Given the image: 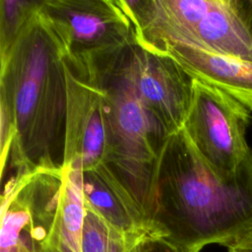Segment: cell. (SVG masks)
<instances>
[{"label":"cell","mask_w":252,"mask_h":252,"mask_svg":"<svg viewBox=\"0 0 252 252\" xmlns=\"http://www.w3.org/2000/svg\"><path fill=\"white\" fill-rule=\"evenodd\" d=\"M67 51L51 22L35 10L1 50L2 167L15 180L40 169H62L67 108Z\"/></svg>","instance_id":"6da1fadb"},{"label":"cell","mask_w":252,"mask_h":252,"mask_svg":"<svg viewBox=\"0 0 252 252\" xmlns=\"http://www.w3.org/2000/svg\"><path fill=\"white\" fill-rule=\"evenodd\" d=\"M252 231V150L230 176L217 173L183 130L158 157L152 190L150 233L200 251L229 247Z\"/></svg>","instance_id":"7a4b0ae2"},{"label":"cell","mask_w":252,"mask_h":252,"mask_svg":"<svg viewBox=\"0 0 252 252\" xmlns=\"http://www.w3.org/2000/svg\"><path fill=\"white\" fill-rule=\"evenodd\" d=\"M101 78L107 93L111 128L107 164L134 195L150 229L156 166L170 135L122 80L110 72Z\"/></svg>","instance_id":"3957f363"},{"label":"cell","mask_w":252,"mask_h":252,"mask_svg":"<svg viewBox=\"0 0 252 252\" xmlns=\"http://www.w3.org/2000/svg\"><path fill=\"white\" fill-rule=\"evenodd\" d=\"M40 10L58 32L67 60L91 76H101L138 42L126 1L47 0Z\"/></svg>","instance_id":"277c9868"},{"label":"cell","mask_w":252,"mask_h":252,"mask_svg":"<svg viewBox=\"0 0 252 252\" xmlns=\"http://www.w3.org/2000/svg\"><path fill=\"white\" fill-rule=\"evenodd\" d=\"M251 111L223 91L192 78V96L183 125L192 145L220 175L234 174L252 150L246 140Z\"/></svg>","instance_id":"5b68a950"},{"label":"cell","mask_w":252,"mask_h":252,"mask_svg":"<svg viewBox=\"0 0 252 252\" xmlns=\"http://www.w3.org/2000/svg\"><path fill=\"white\" fill-rule=\"evenodd\" d=\"M122 80L169 135L183 128L192 96V78L164 51L139 42L126 48L107 70Z\"/></svg>","instance_id":"8992f818"},{"label":"cell","mask_w":252,"mask_h":252,"mask_svg":"<svg viewBox=\"0 0 252 252\" xmlns=\"http://www.w3.org/2000/svg\"><path fill=\"white\" fill-rule=\"evenodd\" d=\"M67 108L64 164L81 170L107 163L111 128L106 89L102 78L73 66L66 57Z\"/></svg>","instance_id":"52a82bcc"},{"label":"cell","mask_w":252,"mask_h":252,"mask_svg":"<svg viewBox=\"0 0 252 252\" xmlns=\"http://www.w3.org/2000/svg\"><path fill=\"white\" fill-rule=\"evenodd\" d=\"M63 169H40L7 185L2 195L0 252H39L54 223Z\"/></svg>","instance_id":"ba28073f"},{"label":"cell","mask_w":252,"mask_h":252,"mask_svg":"<svg viewBox=\"0 0 252 252\" xmlns=\"http://www.w3.org/2000/svg\"><path fill=\"white\" fill-rule=\"evenodd\" d=\"M73 169L85 204L105 221L131 237L149 232L147 220L134 195L107 163L89 170Z\"/></svg>","instance_id":"9c48e42d"},{"label":"cell","mask_w":252,"mask_h":252,"mask_svg":"<svg viewBox=\"0 0 252 252\" xmlns=\"http://www.w3.org/2000/svg\"><path fill=\"white\" fill-rule=\"evenodd\" d=\"M176 44L252 62V23L246 1L213 0L189 39Z\"/></svg>","instance_id":"30bf717a"},{"label":"cell","mask_w":252,"mask_h":252,"mask_svg":"<svg viewBox=\"0 0 252 252\" xmlns=\"http://www.w3.org/2000/svg\"><path fill=\"white\" fill-rule=\"evenodd\" d=\"M159 50L172 56L191 78L217 87L252 112V62L188 44L168 43Z\"/></svg>","instance_id":"8fae6325"},{"label":"cell","mask_w":252,"mask_h":252,"mask_svg":"<svg viewBox=\"0 0 252 252\" xmlns=\"http://www.w3.org/2000/svg\"><path fill=\"white\" fill-rule=\"evenodd\" d=\"M86 205L75 170L63 166L60 202L52 228L39 252H82Z\"/></svg>","instance_id":"7c38bea8"},{"label":"cell","mask_w":252,"mask_h":252,"mask_svg":"<svg viewBox=\"0 0 252 252\" xmlns=\"http://www.w3.org/2000/svg\"><path fill=\"white\" fill-rule=\"evenodd\" d=\"M138 237H131L117 230L86 205L82 252H127Z\"/></svg>","instance_id":"4fadbf2b"},{"label":"cell","mask_w":252,"mask_h":252,"mask_svg":"<svg viewBox=\"0 0 252 252\" xmlns=\"http://www.w3.org/2000/svg\"><path fill=\"white\" fill-rule=\"evenodd\" d=\"M37 1H1V50L7 48L35 10Z\"/></svg>","instance_id":"5bb4252c"},{"label":"cell","mask_w":252,"mask_h":252,"mask_svg":"<svg viewBox=\"0 0 252 252\" xmlns=\"http://www.w3.org/2000/svg\"><path fill=\"white\" fill-rule=\"evenodd\" d=\"M127 252H199L176 244L165 237L150 232L139 236L129 247Z\"/></svg>","instance_id":"9a60e30c"},{"label":"cell","mask_w":252,"mask_h":252,"mask_svg":"<svg viewBox=\"0 0 252 252\" xmlns=\"http://www.w3.org/2000/svg\"><path fill=\"white\" fill-rule=\"evenodd\" d=\"M227 249L228 252H252V231Z\"/></svg>","instance_id":"2e32d148"},{"label":"cell","mask_w":252,"mask_h":252,"mask_svg":"<svg viewBox=\"0 0 252 252\" xmlns=\"http://www.w3.org/2000/svg\"><path fill=\"white\" fill-rule=\"evenodd\" d=\"M248 9H249V13H250V18H251V23H252V0H246Z\"/></svg>","instance_id":"e0dca14e"}]
</instances>
